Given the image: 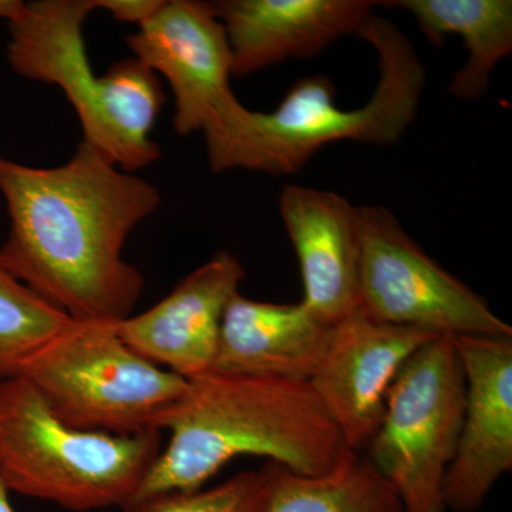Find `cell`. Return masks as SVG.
<instances>
[{"label": "cell", "mask_w": 512, "mask_h": 512, "mask_svg": "<svg viewBox=\"0 0 512 512\" xmlns=\"http://www.w3.org/2000/svg\"><path fill=\"white\" fill-rule=\"evenodd\" d=\"M279 212L303 282L302 302L329 326L359 311L360 214L336 192L288 184Z\"/></svg>", "instance_id": "cell-13"}, {"label": "cell", "mask_w": 512, "mask_h": 512, "mask_svg": "<svg viewBox=\"0 0 512 512\" xmlns=\"http://www.w3.org/2000/svg\"><path fill=\"white\" fill-rule=\"evenodd\" d=\"M377 2L370 0H220L212 3L227 32L232 77L288 59L313 57L356 33Z\"/></svg>", "instance_id": "cell-14"}, {"label": "cell", "mask_w": 512, "mask_h": 512, "mask_svg": "<svg viewBox=\"0 0 512 512\" xmlns=\"http://www.w3.org/2000/svg\"><path fill=\"white\" fill-rule=\"evenodd\" d=\"M379 5L409 12L433 45H441L447 35L463 37L467 62L448 86L456 99L483 97L495 67L511 55V0H390Z\"/></svg>", "instance_id": "cell-16"}, {"label": "cell", "mask_w": 512, "mask_h": 512, "mask_svg": "<svg viewBox=\"0 0 512 512\" xmlns=\"http://www.w3.org/2000/svg\"><path fill=\"white\" fill-rule=\"evenodd\" d=\"M269 481L265 467L244 471L212 488L148 500L133 512H266Z\"/></svg>", "instance_id": "cell-19"}, {"label": "cell", "mask_w": 512, "mask_h": 512, "mask_svg": "<svg viewBox=\"0 0 512 512\" xmlns=\"http://www.w3.org/2000/svg\"><path fill=\"white\" fill-rule=\"evenodd\" d=\"M466 377L451 336L424 343L387 394L383 419L365 448L403 512H446L444 478L456 454Z\"/></svg>", "instance_id": "cell-7"}, {"label": "cell", "mask_w": 512, "mask_h": 512, "mask_svg": "<svg viewBox=\"0 0 512 512\" xmlns=\"http://www.w3.org/2000/svg\"><path fill=\"white\" fill-rule=\"evenodd\" d=\"M96 9V0H18L6 22L8 62L25 79L60 87L82 123V141L136 173L161 157L150 134L165 103L163 87L136 57L103 76L93 72L83 26Z\"/></svg>", "instance_id": "cell-4"}, {"label": "cell", "mask_w": 512, "mask_h": 512, "mask_svg": "<svg viewBox=\"0 0 512 512\" xmlns=\"http://www.w3.org/2000/svg\"><path fill=\"white\" fill-rule=\"evenodd\" d=\"M165 430L170 440L126 512L161 495L200 490L239 456L322 476L349 450L308 383L264 377L208 373L188 380Z\"/></svg>", "instance_id": "cell-2"}, {"label": "cell", "mask_w": 512, "mask_h": 512, "mask_svg": "<svg viewBox=\"0 0 512 512\" xmlns=\"http://www.w3.org/2000/svg\"><path fill=\"white\" fill-rule=\"evenodd\" d=\"M436 333L376 322L356 312L333 326L311 387L346 447L365 448L383 419L387 394L404 363Z\"/></svg>", "instance_id": "cell-10"}, {"label": "cell", "mask_w": 512, "mask_h": 512, "mask_svg": "<svg viewBox=\"0 0 512 512\" xmlns=\"http://www.w3.org/2000/svg\"><path fill=\"white\" fill-rule=\"evenodd\" d=\"M134 57L161 74L174 94L175 131H204L229 104L232 55L227 32L212 3L168 0L127 37Z\"/></svg>", "instance_id": "cell-9"}, {"label": "cell", "mask_w": 512, "mask_h": 512, "mask_svg": "<svg viewBox=\"0 0 512 512\" xmlns=\"http://www.w3.org/2000/svg\"><path fill=\"white\" fill-rule=\"evenodd\" d=\"M264 467L269 481L266 512H403L389 483L350 448L322 476H302L272 461Z\"/></svg>", "instance_id": "cell-17"}, {"label": "cell", "mask_w": 512, "mask_h": 512, "mask_svg": "<svg viewBox=\"0 0 512 512\" xmlns=\"http://www.w3.org/2000/svg\"><path fill=\"white\" fill-rule=\"evenodd\" d=\"M356 33L379 57V83L365 106L343 110L335 103V86L319 74L292 84L269 113L249 110L237 99L202 131L211 170L278 177L298 173L328 144H396L416 119L426 69L390 20L370 15Z\"/></svg>", "instance_id": "cell-3"}, {"label": "cell", "mask_w": 512, "mask_h": 512, "mask_svg": "<svg viewBox=\"0 0 512 512\" xmlns=\"http://www.w3.org/2000/svg\"><path fill=\"white\" fill-rule=\"evenodd\" d=\"M72 318L10 274L0 258V382L23 365Z\"/></svg>", "instance_id": "cell-18"}, {"label": "cell", "mask_w": 512, "mask_h": 512, "mask_svg": "<svg viewBox=\"0 0 512 512\" xmlns=\"http://www.w3.org/2000/svg\"><path fill=\"white\" fill-rule=\"evenodd\" d=\"M19 376L67 426L113 436L161 433L188 387L128 348L116 323L99 320H70Z\"/></svg>", "instance_id": "cell-6"}, {"label": "cell", "mask_w": 512, "mask_h": 512, "mask_svg": "<svg viewBox=\"0 0 512 512\" xmlns=\"http://www.w3.org/2000/svg\"><path fill=\"white\" fill-rule=\"evenodd\" d=\"M9 493L10 491L6 488V485L0 480V512H16L10 504Z\"/></svg>", "instance_id": "cell-21"}, {"label": "cell", "mask_w": 512, "mask_h": 512, "mask_svg": "<svg viewBox=\"0 0 512 512\" xmlns=\"http://www.w3.org/2000/svg\"><path fill=\"white\" fill-rule=\"evenodd\" d=\"M0 192L10 220L0 258L10 274L74 320L133 315L144 278L123 248L160 207L154 185L82 141L59 167L0 156Z\"/></svg>", "instance_id": "cell-1"}, {"label": "cell", "mask_w": 512, "mask_h": 512, "mask_svg": "<svg viewBox=\"0 0 512 512\" xmlns=\"http://www.w3.org/2000/svg\"><path fill=\"white\" fill-rule=\"evenodd\" d=\"M332 328L302 301L261 302L237 293L225 309L210 373L308 383Z\"/></svg>", "instance_id": "cell-15"}, {"label": "cell", "mask_w": 512, "mask_h": 512, "mask_svg": "<svg viewBox=\"0 0 512 512\" xmlns=\"http://www.w3.org/2000/svg\"><path fill=\"white\" fill-rule=\"evenodd\" d=\"M163 448L161 433L72 429L23 377L0 382V480L72 511L126 510Z\"/></svg>", "instance_id": "cell-5"}, {"label": "cell", "mask_w": 512, "mask_h": 512, "mask_svg": "<svg viewBox=\"0 0 512 512\" xmlns=\"http://www.w3.org/2000/svg\"><path fill=\"white\" fill-rule=\"evenodd\" d=\"M97 9H104L119 22L143 25L163 5L164 0H96Z\"/></svg>", "instance_id": "cell-20"}, {"label": "cell", "mask_w": 512, "mask_h": 512, "mask_svg": "<svg viewBox=\"0 0 512 512\" xmlns=\"http://www.w3.org/2000/svg\"><path fill=\"white\" fill-rule=\"evenodd\" d=\"M359 311L436 335L512 336L473 289L451 275L379 205L359 207Z\"/></svg>", "instance_id": "cell-8"}, {"label": "cell", "mask_w": 512, "mask_h": 512, "mask_svg": "<svg viewBox=\"0 0 512 512\" xmlns=\"http://www.w3.org/2000/svg\"><path fill=\"white\" fill-rule=\"evenodd\" d=\"M451 339L466 377V404L443 500L446 510L474 512L512 470V336Z\"/></svg>", "instance_id": "cell-11"}, {"label": "cell", "mask_w": 512, "mask_h": 512, "mask_svg": "<svg viewBox=\"0 0 512 512\" xmlns=\"http://www.w3.org/2000/svg\"><path fill=\"white\" fill-rule=\"evenodd\" d=\"M245 275L234 255L220 252L181 279L153 308L116 323L117 333L148 362L185 380L208 375L225 309Z\"/></svg>", "instance_id": "cell-12"}]
</instances>
